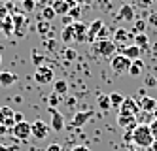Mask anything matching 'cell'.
Segmentation results:
<instances>
[{
  "label": "cell",
  "mask_w": 157,
  "mask_h": 151,
  "mask_svg": "<svg viewBox=\"0 0 157 151\" xmlns=\"http://www.w3.org/2000/svg\"><path fill=\"white\" fill-rule=\"evenodd\" d=\"M34 2H40V0H34Z\"/></svg>",
  "instance_id": "51"
},
{
  "label": "cell",
  "mask_w": 157,
  "mask_h": 151,
  "mask_svg": "<svg viewBox=\"0 0 157 151\" xmlns=\"http://www.w3.org/2000/svg\"><path fill=\"white\" fill-rule=\"evenodd\" d=\"M68 15L72 17V21H80V17H82V6H76V8H70V11H68Z\"/></svg>",
  "instance_id": "29"
},
{
  "label": "cell",
  "mask_w": 157,
  "mask_h": 151,
  "mask_svg": "<svg viewBox=\"0 0 157 151\" xmlns=\"http://www.w3.org/2000/svg\"><path fill=\"white\" fill-rule=\"evenodd\" d=\"M93 115H95V111L93 110H83V111H78L74 117H72V126H83L89 119H93Z\"/></svg>",
  "instance_id": "13"
},
{
  "label": "cell",
  "mask_w": 157,
  "mask_h": 151,
  "mask_svg": "<svg viewBox=\"0 0 157 151\" xmlns=\"http://www.w3.org/2000/svg\"><path fill=\"white\" fill-rule=\"evenodd\" d=\"M38 32L42 34V32H48V21H44V23H40L38 25Z\"/></svg>",
  "instance_id": "38"
},
{
  "label": "cell",
  "mask_w": 157,
  "mask_h": 151,
  "mask_svg": "<svg viewBox=\"0 0 157 151\" xmlns=\"http://www.w3.org/2000/svg\"><path fill=\"white\" fill-rule=\"evenodd\" d=\"M129 151H140V149H134V147H131V149H129Z\"/></svg>",
  "instance_id": "48"
},
{
  "label": "cell",
  "mask_w": 157,
  "mask_h": 151,
  "mask_svg": "<svg viewBox=\"0 0 157 151\" xmlns=\"http://www.w3.org/2000/svg\"><path fill=\"white\" fill-rule=\"evenodd\" d=\"M21 4H23V9L27 11V13H30V11H34V8H36V2H34V0H23Z\"/></svg>",
  "instance_id": "31"
},
{
  "label": "cell",
  "mask_w": 157,
  "mask_h": 151,
  "mask_svg": "<svg viewBox=\"0 0 157 151\" xmlns=\"http://www.w3.org/2000/svg\"><path fill=\"white\" fill-rule=\"evenodd\" d=\"M72 151H91V149H89L87 145H76V147H74Z\"/></svg>",
  "instance_id": "43"
},
{
  "label": "cell",
  "mask_w": 157,
  "mask_h": 151,
  "mask_svg": "<svg viewBox=\"0 0 157 151\" xmlns=\"http://www.w3.org/2000/svg\"><path fill=\"white\" fill-rule=\"evenodd\" d=\"M51 8L55 11V15H68V11H70V6L66 4V0H53L51 2Z\"/></svg>",
  "instance_id": "18"
},
{
  "label": "cell",
  "mask_w": 157,
  "mask_h": 151,
  "mask_svg": "<svg viewBox=\"0 0 157 151\" xmlns=\"http://www.w3.org/2000/svg\"><path fill=\"white\" fill-rule=\"evenodd\" d=\"M48 102H49V108H55L57 104L61 102V96L59 95H55V92H51V96L48 98Z\"/></svg>",
  "instance_id": "33"
},
{
  "label": "cell",
  "mask_w": 157,
  "mask_h": 151,
  "mask_svg": "<svg viewBox=\"0 0 157 151\" xmlns=\"http://www.w3.org/2000/svg\"><path fill=\"white\" fill-rule=\"evenodd\" d=\"M72 23H74V21H72L70 15H63V25H64V27H66V25H72Z\"/></svg>",
  "instance_id": "40"
},
{
  "label": "cell",
  "mask_w": 157,
  "mask_h": 151,
  "mask_svg": "<svg viewBox=\"0 0 157 151\" xmlns=\"http://www.w3.org/2000/svg\"><path fill=\"white\" fill-rule=\"evenodd\" d=\"M61 40H63L64 43L74 42V23H72V25L63 27V30H61Z\"/></svg>",
  "instance_id": "23"
},
{
  "label": "cell",
  "mask_w": 157,
  "mask_h": 151,
  "mask_svg": "<svg viewBox=\"0 0 157 151\" xmlns=\"http://www.w3.org/2000/svg\"><path fill=\"white\" fill-rule=\"evenodd\" d=\"M129 66H131V59H127V57L121 55V53L114 55V57L110 59V68H112L116 74H127V72H129Z\"/></svg>",
  "instance_id": "3"
},
{
  "label": "cell",
  "mask_w": 157,
  "mask_h": 151,
  "mask_svg": "<svg viewBox=\"0 0 157 151\" xmlns=\"http://www.w3.org/2000/svg\"><path fill=\"white\" fill-rule=\"evenodd\" d=\"M153 4V0H134V8H140V9H148Z\"/></svg>",
  "instance_id": "30"
},
{
  "label": "cell",
  "mask_w": 157,
  "mask_h": 151,
  "mask_svg": "<svg viewBox=\"0 0 157 151\" xmlns=\"http://www.w3.org/2000/svg\"><path fill=\"white\" fill-rule=\"evenodd\" d=\"M108 98H110L112 108H119L121 104H123V100H125V96H123L121 92H110V95H108Z\"/></svg>",
  "instance_id": "25"
},
{
  "label": "cell",
  "mask_w": 157,
  "mask_h": 151,
  "mask_svg": "<svg viewBox=\"0 0 157 151\" xmlns=\"http://www.w3.org/2000/svg\"><path fill=\"white\" fill-rule=\"evenodd\" d=\"M116 49L117 45L114 43V40H97L93 42V53L98 55V57H104V59H112L116 55Z\"/></svg>",
  "instance_id": "2"
},
{
  "label": "cell",
  "mask_w": 157,
  "mask_h": 151,
  "mask_svg": "<svg viewBox=\"0 0 157 151\" xmlns=\"http://www.w3.org/2000/svg\"><path fill=\"white\" fill-rule=\"evenodd\" d=\"M0 62H2V57H0Z\"/></svg>",
  "instance_id": "50"
},
{
  "label": "cell",
  "mask_w": 157,
  "mask_h": 151,
  "mask_svg": "<svg viewBox=\"0 0 157 151\" xmlns=\"http://www.w3.org/2000/svg\"><path fill=\"white\" fill-rule=\"evenodd\" d=\"M21 2H23V0H21Z\"/></svg>",
  "instance_id": "53"
},
{
  "label": "cell",
  "mask_w": 157,
  "mask_h": 151,
  "mask_svg": "<svg viewBox=\"0 0 157 151\" xmlns=\"http://www.w3.org/2000/svg\"><path fill=\"white\" fill-rule=\"evenodd\" d=\"M6 132H8V129H6V126H4V125H0V136H4Z\"/></svg>",
  "instance_id": "44"
},
{
  "label": "cell",
  "mask_w": 157,
  "mask_h": 151,
  "mask_svg": "<svg viewBox=\"0 0 157 151\" xmlns=\"http://www.w3.org/2000/svg\"><path fill=\"white\" fill-rule=\"evenodd\" d=\"M132 144L140 149H150V145L153 144V134L150 125H142V123L136 125V129L132 130Z\"/></svg>",
  "instance_id": "1"
},
{
  "label": "cell",
  "mask_w": 157,
  "mask_h": 151,
  "mask_svg": "<svg viewBox=\"0 0 157 151\" xmlns=\"http://www.w3.org/2000/svg\"><path fill=\"white\" fill-rule=\"evenodd\" d=\"M46 151H63V149H61V145H59V144H49Z\"/></svg>",
  "instance_id": "39"
},
{
  "label": "cell",
  "mask_w": 157,
  "mask_h": 151,
  "mask_svg": "<svg viewBox=\"0 0 157 151\" xmlns=\"http://www.w3.org/2000/svg\"><path fill=\"white\" fill-rule=\"evenodd\" d=\"M0 151H10V149H8L6 145H2V144H0Z\"/></svg>",
  "instance_id": "47"
},
{
  "label": "cell",
  "mask_w": 157,
  "mask_h": 151,
  "mask_svg": "<svg viewBox=\"0 0 157 151\" xmlns=\"http://www.w3.org/2000/svg\"><path fill=\"white\" fill-rule=\"evenodd\" d=\"M55 17H57V15H55V11H53L51 6H44V8H42V19H44V21L49 23V21H53Z\"/></svg>",
  "instance_id": "27"
},
{
  "label": "cell",
  "mask_w": 157,
  "mask_h": 151,
  "mask_svg": "<svg viewBox=\"0 0 157 151\" xmlns=\"http://www.w3.org/2000/svg\"><path fill=\"white\" fill-rule=\"evenodd\" d=\"M48 111L51 113V125H49V129L61 132L64 129V117H63V113H59L55 108H48Z\"/></svg>",
  "instance_id": "11"
},
{
  "label": "cell",
  "mask_w": 157,
  "mask_h": 151,
  "mask_svg": "<svg viewBox=\"0 0 157 151\" xmlns=\"http://www.w3.org/2000/svg\"><path fill=\"white\" fill-rule=\"evenodd\" d=\"M138 106H140V111L153 113V110H155V106H157V100L151 98V96H142L140 102H138Z\"/></svg>",
  "instance_id": "17"
},
{
  "label": "cell",
  "mask_w": 157,
  "mask_h": 151,
  "mask_svg": "<svg viewBox=\"0 0 157 151\" xmlns=\"http://www.w3.org/2000/svg\"><path fill=\"white\" fill-rule=\"evenodd\" d=\"M98 106H100V110H104V111L110 110V108H112L110 98H108V96H100V98H98Z\"/></svg>",
  "instance_id": "32"
},
{
  "label": "cell",
  "mask_w": 157,
  "mask_h": 151,
  "mask_svg": "<svg viewBox=\"0 0 157 151\" xmlns=\"http://www.w3.org/2000/svg\"><path fill=\"white\" fill-rule=\"evenodd\" d=\"M121 55H125L127 59H131V61H136V59H140L142 51H140V47H136L134 43H131V45H127V47L121 49Z\"/></svg>",
  "instance_id": "19"
},
{
  "label": "cell",
  "mask_w": 157,
  "mask_h": 151,
  "mask_svg": "<svg viewBox=\"0 0 157 151\" xmlns=\"http://www.w3.org/2000/svg\"><path fill=\"white\" fill-rule=\"evenodd\" d=\"M74 40L76 42H87V25L82 21H74Z\"/></svg>",
  "instance_id": "15"
},
{
  "label": "cell",
  "mask_w": 157,
  "mask_h": 151,
  "mask_svg": "<svg viewBox=\"0 0 157 151\" xmlns=\"http://www.w3.org/2000/svg\"><path fill=\"white\" fill-rule=\"evenodd\" d=\"M34 79H36V83H40V85H49V83H53V81H55V74H53V70H51L49 66L42 64V66L36 68Z\"/></svg>",
  "instance_id": "4"
},
{
  "label": "cell",
  "mask_w": 157,
  "mask_h": 151,
  "mask_svg": "<svg viewBox=\"0 0 157 151\" xmlns=\"http://www.w3.org/2000/svg\"><path fill=\"white\" fill-rule=\"evenodd\" d=\"M132 40H134V32H131L127 28H117V30H114V43L116 45H121V49L127 47V45H131Z\"/></svg>",
  "instance_id": "5"
},
{
  "label": "cell",
  "mask_w": 157,
  "mask_h": 151,
  "mask_svg": "<svg viewBox=\"0 0 157 151\" xmlns=\"http://www.w3.org/2000/svg\"><path fill=\"white\" fill-rule=\"evenodd\" d=\"M102 27H104V21L102 19H95L91 25H87V40L91 42V43L97 40V34L102 30Z\"/></svg>",
  "instance_id": "14"
},
{
  "label": "cell",
  "mask_w": 157,
  "mask_h": 151,
  "mask_svg": "<svg viewBox=\"0 0 157 151\" xmlns=\"http://www.w3.org/2000/svg\"><path fill=\"white\" fill-rule=\"evenodd\" d=\"M155 15H157V13H151V19H150L153 25H157V17H155Z\"/></svg>",
  "instance_id": "46"
},
{
  "label": "cell",
  "mask_w": 157,
  "mask_h": 151,
  "mask_svg": "<svg viewBox=\"0 0 157 151\" xmlns=\"http://www.w3.org/2000/svg\"><path fill=\"white\" fill-rule=\"evenodd\" d=\"M13 21V32L17 36H25V28H27V17L23 13H13L12 15Z\"/></svg>",
  "instance_id": "12"
},
{
  "label": "cell",
  "mask_w": 157,
  "mask_h": 151,
  "mask_svg": "<svg viewBox=\"0 0 157 151\" xmlns=\"http://www.w3.org/2000/svg\"><path fill=\"white\" fill-rule=\"evenodd\" d=\"M83 2H95V0H83Z\"/></svg>",
  "instance_id": "49"
},
{
  "label": "cell",
  "mask_w": 157,
  "mask_h": 151,
  "mask_svg": "<svg viewBox=\"0 0 157 151\" xmlns=\"http://www.w3.org/2000/svg\"><path fill=\"white\" fill-rule=\"evenodd\" d=\"M13 119H15V123H23V121H25V117H23V113H19V111H15V115H13Z\"/></svg>",
  "instance_id": "41"
},
{
  "label": "cell",
  "mask_w": 157,
  "mask_h": 151,
  "mask_svg": "<svg viewBox=\"0 0 157 151\" xmlns=\"http://www.w3.org/2000/svg\"><path fill=\"white\" fill-rule=\"evenodd\" d=\"M17 81V76L13 72H0V85L2 87H10V85H13Z\"/></svg>",
  "instance_id": "22"
},
{
  "label": "cell",
  "mask_w": 157,
  "mask_h": 151,
  "mask_svg": "<svg viewBox=\"0 0 157 151\" xmlns=\"http://www.w3.org/2000/svg\"><path fill=\"white\" fill-rule=\"evenodd\" d=\"M146 85H148V87H155L157 85V79L153 76H148V77H146Z\"/></svg>",
  "instance_id": "36"
},
{
  "label": "cell",
  "mask_w": 157,
  "mask_h": 151,
  "mask_svg": "<svg viewBox=\"0 0 157 151\" xmlns=\"http://www.w3.org/2000/svg\"><path fill=\"white\" fill-rule=\"evenodd\" d=\"M53 92H55V95H59V96L66 95V92H68V83H66L64 79H57V81H53Z\"/></svg>",
  "instance_id": "24"
},
{
  "label": "cell",
  "mask_w": 157,
  "mask_h": 151,
  "mask_svg": "<svg viewBox=\"0 0 157 151\" xmlns=\"http://www.w3.org/2000/svg\"><path fill=\"white\" fill-rule=\"evenodd\" d=\"M132 43L136 45V47H140V51H146L150 47V38H148V34H144V32H138V34H134V40Z\"/></svg>",
  "instance_id": "20"
},
{
  "label": "cell",
  "mask_w": 157,
  "mask_h": 151,
  "mask_svg": "<svg viewBox=\"0 0 157 151\" xmlns=\"http://www.w3.org/2000/svg\"><path fill=\"white\" fill-rule=\"evenodd\" d=\"M0 27H2V30L6 34H12L13 32V21H12V15H6L2 19V23H0Z\"/></svg>",
  "instance_id": "26"
},
{
  "label": "cell",
  "mask_w": 157,
  "mask_h": 151,
  "mask_svg": "<svg viewBox=\"0 0 157 151\" xmlns=\"http://www.w3.org/2000/svg\"><path fill=\"white\" fill-rule=\"evenodd\" d=\"M150 129H151V134H153V140H157V119H153L150 123Z\"/></svg>",
  "instance_id": "35"
},
{
  "label": "cell",
  "mask_w": 157,
  "mask_h": 151,
  "mask_svg": "<svg viewBox=\"0 0 157 151\" xmlns=\"http://www.w3.org/2000/svg\"><path fill=\"white\" fill-rule=\"evenodd\" d=\"M117 125L125 130H134L138 125L136 115H127V113H117Z\"/></svg>",
  "instance_id": "8"
},
{
  "label": "cell",
  "mask_w": 157,
  "mask_h": 151,
  "mask_svg": "<svg viewBox=\"0 0 157 151\" xmlns=\"http://www.w3.org/2000/svg\"><path fill=\"white\" fill-rule=\"evenodd\" d=\"M144 28H146V21H142V19H134L132 21V30H134V34L144 32Z\"/></svg>",
  "instance_id": "28"
},
{
  "label": "cell",
  "mask_w": 157,
  "mask_h": 151,
  "mask_svg": "<svg viewBox=\"0 0 157 151\" xmlns=\"http://www.w3.org/2000/svg\"><path fill=\"white\" fill-rule=\"evenodd\" d=\"M117 113H127V115H138L140 113V106H138V100H134L131 96H125L123 104L117 108Z\"/></svg>",
  "instance_id": "6"
},
{
  "label": "cell",
  "mask_w": 157,
  "mask_h": 151,
  "mask_svg": "<svg viewBox=\"0 0 157 151\" xmlns=\"http://www.w3.org/2000/svg\"><path fill=\"white\" fill-rule=\"evenodd\" d=\"M30 132L34 138H38V140H44V138H48V134H49V125H46L42 119H38L34 123H30Z\"/></svg>",
  "instance_id": "7"
},
{
  "label": "cell",
  "mask_w": 157,
  "mask_h": 151,
  "mask_svg": "<svg viewBox=\"0 0 157 151\" xmlns=\"http://www.w3.org/2000/svg\"><path fill=\"white\" fill-rule=\"evenodd\" d=\"M12 132H13V136L17 138V140H27L29 136H32V132H30V123H27V121L15 123L12 126Z\"/></svg>",
  "instance_id": "10"
},
{
  "label": "cell",
  "mask_w": 157,
  "mask_h": 151,
  "mask_svg": "<svg viewBox=\"0 0 157 151\" xmlns=\"http://www.w3.org/2000/svg\"><path fill=\"white\" fill-rule=\"evenodd\" d=\"M64 57H66V61H74L76 57H78V53H76L74 49H66V51H64Z\"/></svg>",
  "instance_id": "34"
},
{
  "label": "cell",
  "mask_w": 157,
  "mask_h": 151,
  "mask_svg": "<svg viewBox=\"0 0 157 151\" xmlns=\"http://www.w3.org/2000/svg\"><path fill=\"white\" fill-rule=\"evenodd\" d=\"M119 17H121L123 21L132 23L134 19H136V11H134V8H132L131 4H123V6L119 8Z\"/></svg>",
  "instance_id": "16"
},
{
  "label": "cell",
  "mask_w": 157,
  "mask_h": 151,
  "mask_svg": "<svg viewBox=\"0 0 157 151\" xmlns=\"http://www.w3.org/2000/svg\"><path fill=\"white\" fill-rule=\"evenodd\" d=\"M142 72H144V62H142V59H136V61H131V66H129V76H132V77H138V76H142Z\"/></svg>",
  "instance_id": "21"
},
{
  "label": "cell",
  "mask_w": 157,
  "mask_h": 151,
  "mask_svg": "<svg viewBox=\"0 0 157 151\" xmlns=\"http://www.w3.org/2000/svg\"><path fill=\"white\" fill-rule=\"evenodd\" d=\"M153 2H157V0H153Z\"/></svg>",
  "instance_id": "52"
},
{
  "label": "cell",
  "mask_w": 157,
  "mask_h": 151,
  "mask_svg": "<svg viewBox=\"0 0 157 151\" xmlns=\"http://www.w3.org/2000/svg\"><path fill=\"white\" fill-rule=\"evenodd\" d=\"M32 59H34L36 66H42L44 64V57H38V53H32Z\"/></svg>",
  "instance_id": "37"
},
{
  "label": "cell",
  "mask_w": 157,
  "mask_h": 151,
  "mask_svg": "<svg viewBox=\"0 0 157 151\" xmlns=\"http://www.w3.org/2000/svg\"><path fill=\"white\" fill-rule=\"evenodd\" d=\"M13 115H15V111L10 108V106H0V125H4L6 129L10 130V129L15 125Z\"/></svg>",
  "instance_id": "9"
},
{
  "label": "cell",
  "mask_w": 157,
  "mask_h": 151,
  "mask_svg": "<svg viewBox=\"0 0 157 151\" xmlns=\"http://www.w3.org/2000/svg\"><path fill=\"white\" fill-rule=\"evenodd\" d=\"M55 45H57V42H55V40H49V42H48V49H49V51H55Z\"/></svg>",
  "instance_id": "42"
},
{
  "label": "cell",
  "mask_w": 157,
  "mask_h": 151,
  "mask_svg": "<svg viewBox=\"0 0 157 151\" xmlns=\"http://www.w3.org/2000/svg\"><path fill=\"white\" fill-rule=\"evenodd\" d=\"M150 151H157V140H153V144L150 145Z\"/></svg>",
  "instance_id": "45"
}]
</instances>
